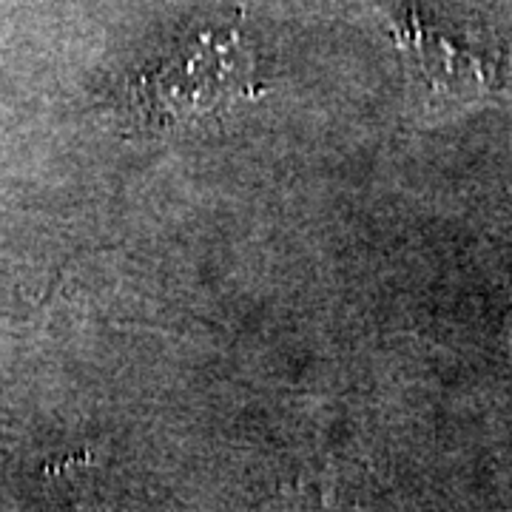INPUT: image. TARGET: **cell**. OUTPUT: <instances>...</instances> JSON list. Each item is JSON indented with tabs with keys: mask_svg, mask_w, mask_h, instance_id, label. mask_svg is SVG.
Listing matches in <instances>:
<instances>
[{
	"mask_svg": "<svg viewBox=\"0 0 512 512\" xmlns=\"http://www.w3.org/2000/svg\"><path fill=\"white\" fill-rule=\"evenodd\" d=\"M396 40L410 60L413 74L421 77V86L436 100H470L495 86V66L473 49L436 29H427L416 12L396 26Z\"/></svg>",
	"mask_w": 512,
	"mask_h": 512,
	"instance_id": "obj_2",
	"label": "cell"
},
{
	"mask_svg": "<svg viewBox=\"0 0 512 512\" xmlns=\"http://www.w3.org/2000/svg\"><path fill=\"white\" fill-rule=\"evenodd\" d=\"M262 94L242 29H208L131 86V106L157 131L220 117Z\"/></svg>",
	"mask_w": 512,
	"mask_h": 512,
	"instance_id": "obj_1",
	"label": "cell"
}]
</instances>
